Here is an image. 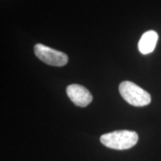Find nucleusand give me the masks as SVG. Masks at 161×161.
Returning <instances> with one entry per match:
<instances>
[{"instance_id":"4","label":"nucleus","mask_w":161,"mask_h":161,"mask_svg":"<svg viewBox=\"0 0 161 161\" xmlns=\"http://www.w3.org/2000/svg\"><path fill=\"white\" fill-rule=\"evenodd\" d=\"M66 93L76 106L84 108L91 103L92 96L84 86L79 84H71L66 88Z\"/></svg>"},{"instance_id":"1","label":"nucleus","mask_w":161,"mask_h":161,"mask_svg":"<svg viewBox=\"0 0 161 161\" xmlns=\"http://www.w3.org/2000/svg\"><path fill=\"white\" fill-rule=\"evenodd\" d=\"M138 134L128 130H114L101 136L100 141L108 148L116 150L129 149L137 143Z\"/></svg>"},{"instance_id":"5","label":"nucleus","mask_w":161,"mask_h":161,"mask_svg":"<svg viewBox=\"0 0 161 161\" xmlns=\"http://www.w3.org/2000/svg\"><path fill=\"white\" fill-rule=\"evenodd\" d=\"M158 40V35L156 31H148L145 32L139 41L138 48L140 52L143 55L152 52L155 48Z\"/></svg>"},{"instance_id":"3","label":"nucleus","mask_w":161,"mask_h":161,"mask_svg":"<svg viewBox=\"0 0 161 161\" xmlns=\"http://www.w3.org/2000/svg\"><path fill=\"white\" fill-rule=\"evenodd\" d=\"M34 50L35 55L48 65L63 66L66 65L69 60V58L65 53L52 49L43 44H36Z\"/></svg>"},{"instance_id":"2","label":"nucleus","mask_w":161,"mask_h":161,"mask_svg":"<svg viewBox=\"0 0 161 161\" xmlns=\"http://www.w3.org/2000/svg\"><path fill=\"white\" fill-rule=\"evenodd\" d=\"M119 90L122 97L133 106H146L152 101L150 94L148 92L131 81H122L119 84Z\"/></svg>"}]
</instances>
